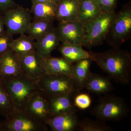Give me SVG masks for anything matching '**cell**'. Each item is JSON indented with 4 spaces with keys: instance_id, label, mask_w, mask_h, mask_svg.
Returning <instances> with one entry per match:
<instances>
[{
    "instance_id": "28",
    "label": "cell",
    "mask_w": 131,
    "mask_h": 131,
    "mask_svg": "<svg viewBox=\"0 0 131 131\" xmlns=\"http://www.w3.org/2000/svg\"><path fill=\"white\" fill-rule=\"evenodd\" d=\"M14 39L13 35L5 30L0 35V56L11 50V45Z\"/></svg>"
},
{
    "instance_id": "10",
    "label": "cell",
    "mask_w": 131,
    "mask_h": 131,
    "mask_svg": "<svg viewBox=\"0 0 131 131\" xmlns=\"http://www.w3.org/2000/svg\"><path fill=\"white\" fill-rule=\"evenodd\" d=\"M19 56L21 74L37 82L46 73L42 66L43 58L37 51Z\"/></svg>"
},
{
    "instance_id": "6",
    "label": "cell",
    "mask_w": 131,
    "mask_h": 131,
    "mask_svg": "<svg viewBox=\"0 0 131 131\" xmlns=\"http://www.w3.org/2000/svg\"><path fill=\"white\" fill-rule=\"evenodd\" d=\"M131 33V8L129 6L115 15L105 40L113 47H119L129 39Z\"/></svg>"
},
{
    "instance_id": "32",
    "label": "cell",
    "mask_w": 131,
    "mask_h": 131,
    "mask_svg": "<svg viewBox=\"0 0 131 131\" xmlns=\"http://www.w3.org/2000/svg\"><path fill=\"white\" fill-rule=\"evenodd\" d=\"M50 1V0H31V2L32 4H35V3H40L46 2L48 1Z\"/></svg>"
},
{
    "instance_id": "23",
    "label": "cell",
    "mask_w": 131,
    "mask_h": 131,
    "mask_svg": "<svg viewBox=\"0 0 131 131\" xmlns=\"http://www.w3.org/2000/svg\"><path fill=\"white\" fill-rule=\"evenodd\" d=\"M11 50L18 56H24L37 51L36 43L28 35L22 34L13 40Z\"/></svg>"
},
{
    "instance_id": "27",
    "label": "cell",
    "mask_w": 131,
    "mask_h": 131,
    "mask_svg": "<svg viewBox=\"0 0 131 131\" xmlns=\"http://www.w3.org/2000/svg\"><path fill=\"white\" fill-rule=\"evenodd\" d=\"M78 91L73 98V102L75 107L80 110H86L91 106L92 100L88 94L80 93Z\"/></svg>"
},
{
    "instance_id": "21",
    "label": "cell",
    "mask_w": 131,
    "mask_h": 131,
    "mask_svg": "<svg viewBox=\"0 0 131 131\" xmlns=\"http://www.w3.org/2000/svg\"><path fill=\"white\" fill-rule=\"evenodd\" d=\"M57 3L49 1L32 4L30 12L35 19L54 20L56 19Z\"/></svg>"
},
{
    "instance_id": "13",
    "label": "cell",
    "mask_w": 131,
    "mask_h": 131,
    "mask_svg": "<svg viewBox=\"0 0 131 131\" xmlns=\"http://www.w3.org/2000/svg\"><path fill=\"white\" fill-rule=\"evenodd\" d=\"M80 122L76 112H74L51 116L46 124L52 131H74L77 130Z\"/></svg>"
},
{
    "instance_id": "33",
    "label": "cell",
    "mask_w": 131,
    "mask_h": 131,
    "mask_svg": "<svg viewBox=\"0 0 131 131\" xmlns=\"http://www.w3.org/2000/svg\"><path fill=\"white\" fill-rule=\"evenodd\" d=\"M50 1L52 2H54L57 3L59 1V0H50Z\"/></svg>"
},
{
    "instance_id": "22",
    "label": "cell",
    "mask_w": 131,
    "mask_h": 131,
    "mask_svg": "<svg viewBox=\"0 0 131 131\" xmlns=\"http://www.w3.org/2000/svg\"><path fill=\"white\" fill-rule=\"evenodd\" d=\"M77 20L84 23L93 19L102 13L97 0H79Z\"/></svg>"
},
{
    "instance_id": "31",
    "label": "cell",
    "mask_w": 131,
    "mask_h": 131,
    "mask_svg": "<svg viewBox=\"0 0 131 131\" xmlns=\"http://www.w3.org/2000/svg\"><path fill=\"white\" fill-rule=\"evenodd\" d=\"M3 21V16L0 14V35L4 33L6 30Z\"/></svg>"
},
{
    "instance_id": "8",
    "label": "cell",
    "mask_w": 131,
    "mask_h": 131,
    "mask_svg": "<svg viewBox=\"0 0 131 131\" xmlns=\"http://www.w3.org/2000/svg\"><path fill=\"white\" fill-rule=\"evenodd\" d=\"M3 16L6 31L13 36L26 33L32 21L30 11L20 5Z\"/></svg>"
},
{
    "instance_id": "18",
    "label": "cell",
    "mask_w": 131,
    "mask_h": 131,
    "mask_svg": "<svg viewBox=\"0 0 131 131\" xmlns=\"http://www.w3.org/2000/svg\"><path fill=\"white\" fill-rule=\"evenodd\" d=\"M42 63L46 73L66 75L71 77L73 64L63 57L43 58Z\"/></svg>"
},
{
    "instance_id": "25",
    "label": "cell",
    "mask_w": 131,
    "mask_h": 131,
    "mask_svg": "<svg viewBox=\"0 0 131 131\" xmlns=\"http://www.w3.org/2000/svg\"><path fill=\"white\" fill-rule=\"evenodd\" d=\"M79 131H113V127L108 125L106 122L97 119L94 121L85 118L80 121L77 129Z\"/></svg>"
},
{
    "instance_id": "17",
    "label": "cell",
    "mask_w": 131,
    "mask_h": 131,
    "mask_svg": "<svg viewBox=\"0 0 131 131\" xmlns=\"http://www.w3.org/2000/svg\"><path fill=\"white\" fill-rule=\"evenodd\" d=\"M61 42L57 27H54L36 40V51L43 58L51 56L52 52L59 47Z\"/></svg>"
},
{
    "instance_id": "2",
    "label": "cell",
    "mask_w": 131,
    "mask_h": 131,
    "mask_svg": "<svg viewBox=\"0 0 131 131\" xmlns=\"http://www.w3.org/2000/svg\"><path fill=\"white\" fill-rule=\"evenodd\" d=\"M0 80L15 110L23 111L31 98L40 90L37 82L22 74Z\"/></svg>"
},
{
    "instance_id": "9",
    "label": "cell",
    "mask_w": 131,
    "mask_h": 131,
    "mask_svg": "<svg viewBox=\"0 0 131 131\" xmlns=\"http://www.w3.org/2000/svg\"><path fill=\"white\" fill-rule=\"evenodd\" d=\"M57 28L61 42L83 46L85 37L83 23L78 20L65 23L59 22Z\"/></svg>"
},
{
    "instance_id": "15",
    "label": "cell",
    "mask_w": 131,
    "mask_h": 131,
    "mask_svg": "<svg viewBox=\"0 0 131 131\" xmlns=\"http://www.w3.org/2000/svg\"><path fill=\"white\" fill-rule=\"evenodd\" d=\"M21 74L19 57L9 50L0 56V79L14 77Z\"/></svg>"
},
{
    "instance_id": "3",
    "label": "cell",
    "mask_w": 131,
    "mask_h": 131,
    "mask_svg": "<svg viewBox=\"0 0 131 131\" xmlns=\"http://www.w3.org/2000/svg\"><path fill=\"white\" fill-rule=\"evenodd\" d=\"M130 109L124 98L107 94L101 96L90 111L94 117L104 122L119 121L128 116Z\"/></svg>"
},
{
    "instance_id": "20",
    "label": "cell",
    "mask_w": 131,
    "mask_h": 131,
    "mask_svg": "<svg viewBox=\"0 0 131 131\" xmlns=\"http://www.w3.org/2000/svg\"><path fill=\"white\" fill-rule=\"evenodd\" d=\"M80 45L69 43H62L58 47V50L62 57L73 64L79 60L90 58V52L84 50Z\"/></svg>"
},
{
    "instance_id": "30",
    "label": "cell",
    "mask_w": 131,
    "mask_h": 131,
    "mask_svg": "<svg viewBox=\"0 0 131 131\" xmlns=\"http://www.w3.org/2000/svg\"><path fill=\"white\" fill-rule=\"evenodd\" d=\"M19 5L13 0H0V14L3 15Z\"/></svg>"
},
{
    "instance_id": "5",
    "label": "cell",
    "mask_w": 131,
    "mask_h": 131,
    "mask_svg": "<svg viewBox=\"0 0 131 131\" xmlns=\"http://www.w3.org/2000/svg\"><path fill=\"white\" fill-rule=\"evenodd\" d=\"M37 82L40 91L46 97L79 91L75 87L71 77L66 75L45 73Z\"/></svg>"
},
{
    "instance_id": "4",
    "label": "cell",
    "mask_w": 131,
    "mask_h": 131,
    "mask_svg": "<svg viewBox=\"0 0 131 131\" xmlns=\"http://www.w3.org/2000/svg\"><path fill=\"white\" fill-rule=\"evenodd\" d=\"M116 13L115 11L102 12L93 19L83 23L85 33L83 46L91 49L105 40Z\"/></svg>"
},
{
    "instance_id": "16",
    "label": "cell",
    "mask_w": 131,
    "mask_h": 131,
    "mask_svg": "<svg viewBox=\"0 0 131 131\" xmlns=\"http://www.w3.org/2000/svg\"><path fill=\"white\" fill-rule=\"evenodd\" d=\"M79 6V0H59L57 3L56 19L62 23L77 21Z\"/></svg>"
},
{
    "instance_id": "14",
    "label": "cell",
    "mask_w": 131,
    "mask_h": 131,
    "mask_svg": "<svg viewBox=\"0 0 131 131\" xmlns=\"http://www.w3.org/2000/svg\"><path fill=\"white\" fill-rule=\"evenodd\" d=\"M111 80L109 77L91 71L84 82L83 88L98 95L106 94L113 90Z\"/></svg>"
},
{
    "instance_id": "24",
    "label": "cell",
    "mask_w": 131,
    "mask_h": 131,
    "mask_svg": "<svg viewBox=\"0 0 131 131\" xmlns=\"http://www.w3.org/2000/svg\"><path fill=\"white\" fill-rule=\"evenodd\" d=\"M54 20L34 19L26 33L33 40H37L54 28Z\"/></svg>"
},
{
    "instance_id": "12",
    "label": "cell",
    "mask_w": 131,
    "mask_h": 131,
    "mask_svg": "<svg viewBox=\"0 0 131 131\" xmlns=\"http://www.w3.org/2000/svg\"><path fill=\"white\" fill-rule=\"evenodd\" d=\"M79 91H80L47 97L50 117L64 113L77 112V108L73 102V98L75 94Z\"/></svg>"
},
{
    "instance_id": "7",
    "label": "cell",
    "mask_w": 131,
    "mask_h": 131,
    "mask_svg": "<svg viewBox=\"0 0 131 131\" xmlns=\"http://www.w3.org/2000/svg\"><path fill=\"white\" fill-rule=\"evenodd\" d=\"M47 126L23 111L14 109L0 123V131H47Z\"/></svg>"
},
{
    "instance_id": "19",
    "label": "cell",
    "mask_w": 131,
    "mask_h": 131,
    "mask_svg": "<svg viewBox=\"0 0 131 131\" xmlns=\"http://www.w3.org/2000/svg\"><path fill=\"white\" fill-rule=\"evenodd\" d=\"M92 62L90 59H81L73 63L71 78L77 89L79 91L83 89L85 80L91 72Z\"/></svg>"
},
{
    "instance_id": "1",
    "label": "cell",
    "mask_w": 131,
    "mask_h": 131,
    "mask_svg": "<svg viewBox=\"0 0 131 131\" xmlns=\"http://www.w3.org/2000/svg\"><path fill=\"white\" fill-rule=\"evenodd\" d=\"M90 52V59L117 83L126 85L131 78V54L127 50L113 47L102 52Z\"/></svg>"
},
{
    "instance_id": "29",
    "label": "cell",
    "mask_w": 131,
    "mask_h": 131,
    "mask_svg": "<svg viewBox=\"0 0 131 131\" xmlns=\"http://www.w3.org/2000/svg\"><path fill=\"white\" fill-rule=\"evenodd\" d=\"M102 12L114 11L117 5V0H97Z\"/></svg>"
},
{
    "instance_id": "26",
    "label": "cell",
    "mask_w": 131,
    "mask_h": 131,
    "mask_svg": "<svg viewBox=\"0 0 131 131\" xmlns=\"http://www.w3.org/2000/svg\"><path fill=\"white\" fill-rule=\"evenodd\" d=\"M14 110V108L8 94L0 80V114L5 118L9 117Z\"/></svg>"
},
{
    "instance_id": "11",
    "label": "cell",
    "mask_w": 131,
    "mask_h": 131,
    "mask_svg": "<svg viewBox=\"0 0 131 131\" xmlns=\"http://www.w3.org/2000/svg\"><path fill=\"white\" fill-rule=\"evenodd\" d=\"M23 111L37 120L46 124L50 117L47 97L40 90L38 91L30 99Z\"/></svg>"
}]
</instances>
